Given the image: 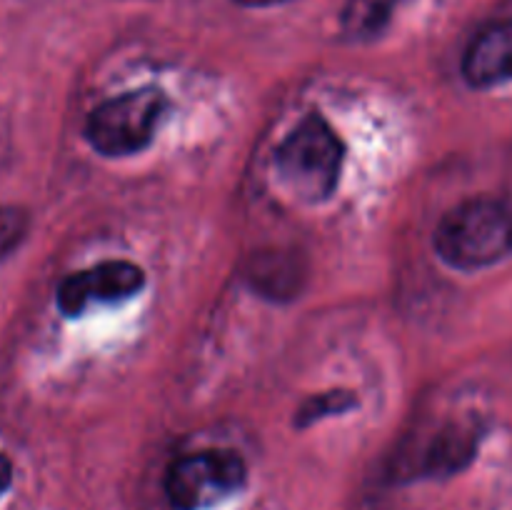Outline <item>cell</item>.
Masks as SVG:
<instances>
[{
	"label": "cell",
	"instance_id": "obj_1",
	"mask_svg": "<svg viewBox=\"0 0 512 510\" xmlns=\"http://www.w3.org/2000/svg\"><path fill=\"white\" fill-rule=\"evenodd\" d=\"M435 253L450 268L473 273L512 255V205L498 198H470L450 208L435 228Z\"/></svg>",
	"mask_w": 512,
	"mask_h": 510
},
{
	"label": "cell",
	"instance_id": "obj_2",
	"mask_svg": "<svg viewBox=\"0 0 512 510\" xmlns=\"http://www.w3.org/2000/svg\"><path fill=\"white\" fill-rule=\"evenodd\" d=\"M345 145L328 120L310 113L280 140L273 165L280 183L300 200L320 203L335 193L343 170Z\"/></svg>",
	"mask_w": 512,
	"mask_h": 510
},
{
	"label": "cell",
	"instance_id": "obj_3",
	"mask_svg": "<svg viewBox=\"0 0 512 510\" xmlns=\"http://www.w3.org/2000/svg\"><path fill=\"white\" fill-rule=\"evenodd\" d=\"M165 110L168 98L160 90H130L105 100L88 115L85 138L105 158H128L148 148Z\"/></svg>",
	"mask_w": 512,
	"mask_h": 510
},
{
	"label": "cell",
	"instance_id": "obj_4",
	"mask_svg": "<svg viewBox=\"0 0 512 510\" xmlns=\"http://www.w3.org/2000/svg\"><path fill=\"white\" fill-rule=\"evenodd\" d=\"M248 480L245 460L235 450H198L173 460L165 493L175 510H208L243 490Z\"/></svg>",
	"mask_w": 512,
	"mask_h": 510
},
{
	"label": "cell",
	"instance_id": "obj_5",
	"mask_svg": "<svg viewBox=\"0 0 512 510\" xmlns=\"http://www.w3.org/2000/svg\"><path fill=\"white\" fill-rule=\"evenodd\" d=\"M145 273L130 260H103L98 265L70 273L58 285V308L65 315H80L90 305H108L138 295Z\"/></svg>",
	"mask_w": 512,
	"mask_h": 510
},
{
	"label": "cell",
	"instance_id": "obj_6",
	"mask_svg": "<svg viewBox=\"0 0 512 510\" xmlns=\"http://www.w3.org/2000/svg\"><path fill=\"white\" fill-rule=\"evenodd\" d=\"M478 440V430L470 425H440L418 450L403 455L398 475L400 478H450L473 463Z\"/></svg>",
	"mask_w": 512,
	"mask_h": 510
},
{
	"label": "cell",
	"instance_id": "obj_7",
	"mask_svg": "<svg viewBox=\"0 0 512 510\" xmlns=\"http://www.w3.org/2000/svg\"><path fill=\"white\" fill-rule=\"evenodd\" d=\"M463 78L473 88L512 83V20L485 25L470 40L463 55Z\"/></svg>",
	"mask_w": 512,
	"mask_h": 510
},
{
	"label": "cell",
	"instance_id": "obj_8",
	"mask_svg": "<svg viewBox=\"0 0 512 510\" xmlns=\"http://www.w3.org/2000/svg\"><path fill=\"white\" fill-rule=\"evenodd\" d=\"M245 280L263 298L290 300L298 295L305 280V270L298 255L290 250H268V253H258L250 258Z\"/></svg>",
	"mask_w": 512,
	"mask_h": 510
},
{
	"label": "cell",
	"instance_id": "obj_9",
	"mask_svg": "<svg viewBox=\"0 0 512 510\" xmlns=\"http://www.w3.org/2000/svg\"><path fill=\"white\" fill-rule=\"evenodd\" d=\"M403 3L408 0H348L340 23L350 38H375L388 28Z\"/></svg>",
	"mask_w": 512,
	"mask_h": 510
},
{
	"label": "cell",
	"instance_id": "obj_10",
	"mask_svg": "<svg viewBox=\"0 0 512 510\" xmlns=\"http://www.w3.org/2000/svg\"><path fill=\"white\" fill-rule=\"evenodd\" d=\"M358 403L353 393L348 390H335V393H323V395H315L310 398L308 403H303V408L298 410V425H310L315 420L325 418V415H335V413H345L350 410L353 405Z\"/></svg>",
	"mask_w": 512,
	"mask_h": 510
},
{
	"label": "cell",
	"instance_id": "obj_11",
	"mask_svg": "<svg viewBox=\"0 0 512 510\" xmlns=\"http://www.w3.org/2000/svg\"><path fill=\"white\" fill-rule=\"evenodd\" d=\"M28 225L30 218L23 208L0 205V260L23 243L25 233H28Z\"/></svg>",
	"mask_w": 512,
	"mask_h": 510
},
{
	"label": "cell",
	"instance_id": "obj_12",
	"mask_svg": "<svg viewBox=\"0 0 512 510\" xmlns=\"http://www.w3.org/2000/svg\"><path fill=\"white\" fill-rule=\"evenodd\" d=\"M13 483V463L5 455H0V495L10 488Z\"/></svg>",
	"mask_w": 512,
	"mask_h": 510
},
{
	"label": "cell",
	"instance_id": "obj_13",
	"mask_svg": "<svg viewBox=\"0 0 512 510\" xmlns=\"http://www.w3.org/2000/svg\"><path fill=\"white\" fill-rule=\"evenodd\" d=\"M235 3L245 5V8H270V5H283L290 0H235Z\"/></svg>",
	"mask_w": 512,
	"mask_h": 510
}]
</instances>
